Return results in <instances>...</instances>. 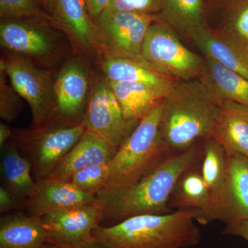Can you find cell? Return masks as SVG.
<instances>
[{
    "instance_id": "36",
    "label": "cell",
    "mask_w": 248,
    "mask_h": 248,
    "mask_svg": "<svg viewBox=\"0 0 248 248\" xmlns=\"http://www.w3.org/2000/svg\"><path fill=\"white\" fill-rule=\"evenodd\" d=\"M14 132L9 126V124L1 121L0 122V147H3L13 137Z\"/></svg>"
},
{
    "instance_id": "17",
    "label": "cell",
    "mask_w": 248,
    "mask_h": 248,
    "mask_svg": "<svg viewBox=\"0 0 248 248\" xmlns=\"http://www.w3.org/2000/svg\"><path fill=\"white\" fill-rule=\"evenodd\" d=\"M211 137L227 155L248 158V107L231 101L221 102Z\"/></svg>"
},
{
    "instance_id": "28",
    "label": "cell",
    "mask_w": 248,
    "mask_h": 248,
    "mask_svg": "<svg viewBox=\"0 0 248 248\" xmlns=\"http://www.w3.org/2000/svg\"><path fill=\"white\" fill-rule=\"evenodd\" d=\"M0 17L3 19L37 17L53 22V17L40 0H0Z\"/></svg>"
},
{
    "instance_id": "38",
    "label": "cell",
    "mask_w": 248,
    "mask_h": 248,
    "mask_svg": "<svg viewBox=\"0 0 248 248\" xmlns=\"http://www.w3.org/2000/svg\"><path fill=\"white\" fill-rule=\"evenodd\" d=\"M213 1H218V2L224 3V1H226V0H213Z\"/></svg>"
},
{
    "instance_id": "14",
    "label": "cell",
    "mask_w": 248,
    "mask_h": 248,
    "mask_svg": "<svg viewBox=\"0 0 248 248\" xmlns=\"http://www.w3.org/2000/svg\"><path fill=\"white\" fill-rule=\"evenodd\" d=\"M203 53L248 79V44L223 29L205 26L190 37Z\"/></svg>"
},
{
    "instance_id": "29",
    "label": "cell",
    "mask_w": 248,
    "mask_h": 248,
    "mask_svg": "<svg viewBox=\"0 0 248 248\" xmlns=\"http://www.w3.org/2000/svg\"><path fill=\"white\" fill-rule=\"evenodd\" d=\"M109 176V164L89 166L78 171L68 182L79 190L97 195L105 187Z\"/></svg>"
},
{
    "instance_id": "22",
    "label": "cell",
    "mask_w": 248,
    "mask_h": 248,
    "mask_svg": "<svg viewBox=\"0 0 248 248\" xmlns=\"http://www.w3.org/2000/svg\"><path fill=\"white\" fill-rule=\"evenodd\" d=\"M198 79L220 104L231 101L248 107V79L239 73L204 57Z\"/></svg>"
},
{
    "instance_id": "34",
    "label": "cell",
    "mask_w": 248,
    "mask_h": 248,
    "mask_svg": "<svg viewBox=\"0 0 248 248\" xmlns=\"http://www.w3.org/2000/svg\"><path fill=\"white\" fill-rule=\"evenodd\" d=\"M89 14L96 23L98 18L109 7L111 0H85Z\"/></svg>"
},
{
    "instance_id": "1",
    "label": "cell",
    "mask_w": 248,
    "mask_h": 248,
    "mask_svg": "<svg viewBox=\"0 0 248 248\" xmlns=\"http://www.w3.org/2000/svg\"><path fill=\"white\" fill-rule=\"evenodd\" d=\"M202 148L196 143L185 151L172 153L154 170L125 187L101 191L97 197L102 208L101 226L109 227L143 215L172 213L169 202L183 174L198 166Z\"/></svg>"
},
{
    "instance_id": "18",
    "label": "cell",
    "mask_w": 248,
    "mask_h": 248,
    "mask_svg": "<svg viewBox=\"0 0 248 248\" xmlns=\"http://www.w3.org/2000/svg\"><path fill=\"white\" fill-rule=\"evenodd\" d=\"M202 177L213 199L218 221L224 223L228 207L227 155L223 146L215 139L203 140Z\"/></svg>"
},
{
    "instance_id": "26",
    "label": "cell",
    "mask_w": 248,
    "mask_h": 248,
    "mask_svg": "<svg viewBox=\"0 0 248 248\" xmlns=\"http://www.w3.org/2000/svg\"><path fill=\"white\" fill-rule=\"evenodd\" d=\"M108 82L127 120H141L167 94L140 83Z\"/></svg>"
},
{
    "instance_id": "23",
    "label": "cell",
    "mask_w": 248,
    "mask_h": 248,
    "mask_svg": "<svg viewBox=\"0 0 248 248\" xmlns=\"http://www.w3.org/2000/svg\"><path fill=\"white\" fill-rule=\"evenodd\" d=\"M156 19L172 28L178 35L190 39L197 31L208 25L205 0H162Z\"/></svg>"
},
{
    "instance_id": "30",
    "label": "cell",
    "mask_w": 248,
    "mask_h": 248,
    "mask_svg": "<svg viewBox=\"0 0 248 248\" xmlns=\"http://www.w3.org/2000/svg\"><path fill=\"white\" fill-rule=\"evenodd\" d=\"M6 72L0 68V117L3 122H16L23 109L22 97L7 79Z\"/></svg>"
},
{
    "instance_id": "31",
    "label": "cell",
    "mask_w": 248,
    "mask_h": 248,
    "mask_svg": "<svg viewBox=\"0 0 248 248\" xmlns=\"http://www.w3.org/2000/svg\"><path fill=\"white\" fill-rule=\"evenodd\" d=\"M162 0H111L107 9L151 15L156 17L161 10Z\"/></svg>"
},
{
    "instance_id": "8",
    "label": "cell",
    "mask_w": 248,
    "mask_h": 248,
    "mask_svg": "<svg viewBox=\"0 0 248 248\" xmlns=\"http://www.w3.org/2000/svg\"><path fill=\"white\" fill-rule=\"evenodd\" d=\"M0 68L6 72L10 82L30 107L32 127L55 122L53 70L9 53L1 58Z\"/></svg>"
},
{
    "instance_id": "7",
    "label": "cell",
    "mask_w": 248,
    "mask_h": 248,
    "mask_svg": "<svg viewBox=\"0 0 248 248\" xmlns=\"http://www.w3.org/2000/svg\"><path fill=\"white\" fill-rule=\"evenodd\" d=\"M141 56L153 71L176 81L198 79L203 68L204 57L187 48L172 28L159 21L147 32Z\"/></svg>"
},
{
    "instance_id": "15",
    "label": "cell",
    "mask_w": 248,
    "mask_h": 248,
    "mask_svg": "<svg viewBox=\"0 0 248 248\" xmlns=\"http://www.w3.org/2000/svg\"><path fill=\"white\" fill-rule=\"evenodd\" d=\"M33 194L27 201V213L42 217L48 213L97 203V196L79 190L68 182L35 179Z\"/></svg>"
},
{
    "instance_id": "13",
    "label": "cell",
    "mask_w": 248,
    "mask_h": 248,
    "mask_svg": "<svg viewBox=\"0 0 248 248\" xmlns=\"http://www.w3.org/2000/svg\"><path fill=\"white\" fill-rule=\"evenodd\" d=\"M47 242L78 246L92 241L93 232L100 226L102 208L97 203L48 213L42 217Z\"/></svg>"
},
{
    "instance_id": "3",
    "label": "cell",
    "mask_w": 248,
    "mask_h": 248,
    "mask_svg": "<svg viewBox=\"0 0 248 248\" xmlns=\"http://www.w3.org/2000/svg\"><path fill=\"white\" fill-rule=\"evenodd\" d=\"M220 104L200 80L175 81L161 102L160 120L161 137L171 153L211 137Z\"/></svg>"
},
{
    "instance_id": "32",
    "label": "cell",
    "mask_w": 248,
    "mask_h": 248,
    "mask_svg": "<svg viewBox=\"0 0 248 248\" xmlns=\"http://www.w3.org/2000/svg\"><path fill=\"white\" fill-rule=\"evenodd\" d=\"M27 201L22 200L6 188L4 186L0 187V213L4 214L19 211L25 209Z\"/></svg>"
},
{
    "instance_id": "2",
    "label": "cell",
    "mask_w": 248,
    "mask_h": 248,
    "mask_svg": "<svg viewBox=\"0 0 248 248\" xmlns=\"http://www.w3.org/2000/svg\"><path fill=\"white\" fill-rule=\"evenodd\" d=\"M197 223L205 226L203 212L183 209L133 217L112 226H99L93 237L102 248H192L202 239Z\"/></svg>"
},
{
    "instance_id": "21",
    "label": "cell",
    "mask_w": 248,
    "mask_h": 248,
    "mask_svg": "<svg viewBox=\"0 0 248 248\" xmlns=\"http://www.w3.org/2000/svg\"><path fill=\"white\" fill-rule=\"evenodd\" d=\"M100 60L103 76L112 82L140 83L168 93L176 81L153 71L140 60L117 55H105Z\"/></svg>"
},
{
    "instance_id": "37",
    "label": "cell",
    "mask_w": 248,
    "mask_h": 248,
    "mask_svg": "<svg viewBox=\"0 0 248 248\" xmlns=\"http://www.w3.org/2000/svg\"><path fill=\"white\" fill-rule=\"evenodd\" d=\"M40 1L46 11L51 16L54 8H55L56 0H40Z\"/></svg>"
},
{
    "instance_id": "25",
    "label": "cell",
    "mask_w": 248,
    "mask_h": 248,
    "mask_svg": "<svg viewBox=\"0 0 248 248\" xmlns=\"http://www.w3.org/2000/svg\"><path fill=\"white\" fill-rule=\"evenodd\" d=\"M30 161L12 141L1 148V173L3 186L15 195L27 201L33 194L35 180Z\"/></svg>"
},
{
    "instance_id": "5",
    "label": "cell",
    "mask_w": 248,
    "mask_h": 248,
    "mask_svg": "<svg viewBox=\"0 0 248 248\" xmlns=\"http://www.w3.org/2000/svg\"><path fill=\"white\" fill-rule=\"evenodd\" d=\"M0 45L6 53L20 55L52 70L66 58L71 46L55 23L37 17L1 19Z\"/></svg>"
},
{
    "instance_id": "11",
    "label": "cell",
    "mask_w": 248,
    "mask_h": 248,
    "mask_svg": "<svg viewBox=\"0 0 248 248\" xmlns=\"http://www.w3.org/2000/svg\"><path fill=\"white\" fill-rule=\"evenodd\" d=\"M155 21V16L106 10L96 21L102 35L103 57L117 55L143 62V42Z\"/></svg>"
},
{
    "instance_id": "19",
    "label": "cell",
    "mask_w": 248,
    "mask_h": 248,
    "mask_svg": "<svg viewBox=\"0 0 248 248\" xmlns=\"http://www.w3.org/2000/svg\"><path fill=\"white\" fill-rule=\"evenodd\" d=\"M46 242L42 217L20 210L1 215L0 248H43Z\"/></svg>"
},
{
    "instance_id": "9",
    "label": "cell",
    "mask_w": 248,
    "mask_h": 248,
    "mask_svg": "<svg viewBox=\"0 0 248 248\" xmlns=\"http://www.w3.org/2000/svg\"><path fill=\"white\" fill-rule=\"evenodd\" d=\"M140 120H127L120 103L104 76H94L83 123L86 130L100 135L119 149Z\"/></svg>"
},
{
    "instance_id": "10",
    "label": "cell",
    "mask_w": 248,
    "mask_h": 248,
    "mask_svg": "<svg viewBox=\"0 0 248 248\" xmlns=\"http://www.w3.org/2000/svg\"><path fill=\"white\" fill-rule=\"evenodd\" d=\"M94 77L79 58L68 59L54 78L55 122L77 125L82 123Z\"/></svg>"
},
{
    "instance_id": "4",
    "label": "cell",
    "mask_w": 248,
    "mask_h": 248,
    "mask_svg": "<svg viewBox=\"0 0 248 248\" xmlns=\"http://www.w3.org/2000/svg\"><path fill=\"white\" fill-rule=\"evenodd\" d=\"M161 115V102L141 119L109 163L108 179L102 191L138 182L172 154L160 132Z\"/></svg>"
},
{
    "instance_id": "20",
    "label": "cell",
    "mask_w": 248,
    "mask_h": 248,
    "mask_svg": "<svg viewBox=\"0 0 248 248\" xmlns=\"http://www.w3.org/2000/svg\"><path fill=\"white\" fill-rule=\"evenodd\" d=\"M169 207L172 211L190 208L201 210L205 215V226L218 221L213 199L197 166L186 171L178 180L170 198Z\"/></svg>"
},
{
    "instance_id": "35",
    "label": "cell",
    "mask_w": 248,
    "mask_h": 248,
    "mask_svg": "<svg viewBox=\"0 0 248 248\" xmlns=\"http://www.w3.org/2000/svg\"><path fill=\"white\" fill-rule=\"evenodd\" d=\"M43 248H102L99 246L97 241L94 239L86 244L78 245V246H65V245H60L53 244V243L46 242Z\"/></svg>"
},
{
    "instance_id": "24",
    "label": "cell",
    "mask_w": 248,
    "mask_h": 248,
    "mask_svg": "<svg viewBox=\"0 0 248 248\" xmlns=\"http://www.w3.org/2000/svg\"><path fill=\"white\" fill-rule=\"evenodd\" d=\"M228 207L226 225L248 220V158L227 155Z\"/></svg>"
},
{
    "instance_id": "33",
    "label": "cell",
    "mask_w": 248,
    "mask_h": 248,
    "mask_svg": "<svg viewBox=\"0 0 248 248\" xmlns=\"http://www.w3.org/2000/svg\"><path fill=\"white\" fill-rule=\"evenodd\" d=\"M222 234L238 236L248 243V220L226 225L224 230L222 231Z\"/></svg>"
},
{
    "instance_id": "6",
    "label": "cell",
    "mask_w": 248,
    "mask_h": 248,
    "mask_svg": "<svg viewBox=\"0 0 248 248\" xmlns=\"http://www.w3.org/2000/svg\"><path fill=\"white\" fill-rule=\"evenodd\" d=\"M86 130L84 123L67 125L53 122L14 132L11 141L30 161L35 179H45Z\"/></svg>"
},
{
    "instance_id": "12",
    "label": "cell",
    "mask_w": 248,
    "mask_h": 248,
    "mask_svg": "<svg viewBox=\"0 0 248 248\" xmlns=\"http://www.w3.org/2000/svg\"><path fill=\"white\" fill-rule=\"evenodd\" d=\"M51 16L75 50L85 56L103 57L100 29L93 20L85 0H56Z\"/></svg>"
},
{
    "instance_id": "16",
    "label": "cell",
    "mask_w": 248,
    "mask_h": 248,
    "mask_svg": "<svg viewBox=\"0 0 248 248\" xmlns=\"http://www.w3.org/2000/svg\"><path fill=\"white\" fill-rule=\"evenodd\" d=\"M117 150L100 135L86 130L78 143L47 178L68 182L71 176L80 170L95 165L109 164Z\"/></svg>"
},
{
    "instance_id": "27",
    "label": "cell",
    "mask_w": 248,
    "mask_h": 248,
    "mask_svg": "<svg viewBox=\"0 0 248 248\" xmlns=\"http://www.w3.org/2000/svg\"><path fill=\"white\" fill-rule=\"evenodd\" d=\"M224 19L220 29L248 44V0H226Z\"/></svg>"
}]
</instances>
